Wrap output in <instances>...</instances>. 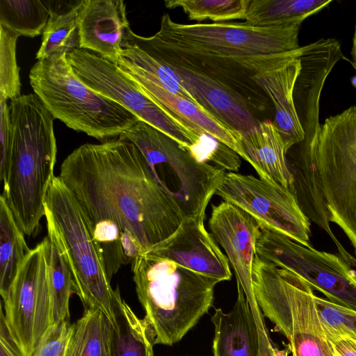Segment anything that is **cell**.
<instances>
[{"mask_svg":"<svg viewBox=\"0 0 356 356\" xmlns=\"http://www.w3.org/2000/svg\"><path fill=\"white\" fill-rule=\"evenodd\" d=\"M302 22L271 27L245 22L184 24L164 13L159 31L151 38L173 58L241 95L240 90L251 89L248 81L255 83V74L299 55Z\"/></svg>","mask_w":356,"mask_h":356,"instance_id":"obj_2","label":"cell"},{"mask_svg":"<svg viewBox=\"0 0 356 356\" xmlns=\"http://www.w3.org/2000/svg\"><path fill=\"white\" fill-rule=\"evenodd\" d=\"M331 0H250L245 23L255 26H278L304 21Z\"/></svg>","mask_w":356,"mask_h":356,"instance_id":"obj_27","label":"cell"},{"mask_svg":"<svg viewBox=\"0 0 356 356\" xmlns=\"http://www.w3.org/2000/svg\"><path fill=\"white\" fill-rule=\"evenodd\" d=\"M71 330L69 321L51 326L31 356H65Z\"/></svg>","mask_w":356,"mask_h":356,"instance_id":"obj_33","label":"cell"},{"mask_svg":"<svg viewBox=\"0 0 356 356\" xmlns=\"http://www.w3.org/2000/svg\"><path fill=\"white\" fill-rule=\"evenodd\" d=\"M45 211L60 234L71 270L74 293L85 309H98L106 317L113 314L118 288L113 289L74 196L58 177L52 179Z\"/></svg>","mask_w":356,"mask_h":356,"instance_id":"obj_9","label":"cell"},{"mask_svg":"<svg viewBox=\"0 0 356 356\" xmlns=\"http://www.w3.org/2000/svg\"><path fill=\"white\" fill-rule=\"evenodd\" d=\"M0 356H24L10 334L1 310Z\"/></svg>","mask_w":356,"mask_h":356,"instance_id":"obj_35","label":"cell"},{"mask_svg":"<svg viewBox=\"0 0 356 356\" xmlns=\"http://www.w3.org/2000/svg\"><path fill=\"white\" fill-rule=\"evenodd\" d=\"M241 157L251 164L261 179L293 192L294 177L287 165L283 140L273 122H259L241 134Z\"/></svg>","mask_w":356,"mask_h":356,"instance_id":"obj_21","label":"cell"},{"mask_svg":"<svg viewBox=\"0 0 356 356\" xmlns=\"http://www.w3.org/2000/svg\"><path fill=\"white\" fill-rule=\"evenodd\" d=\"M299 55L253 76V81L274 106L273 124L283 140L286 153L293 145L301 144L305 138L293 99L294 86L300 70Z\"/></svg>","mask_w":356,"mask_h":356,"instance_id":"obj_19","label":"cell"},{"mask_svg":"<svg viewBox=\"0 0 356 356\" xmlns=\"http://www.w3.org/2000/svg\"><path fill=\"white\" fill-rule=\"evenodd\" d=\"M119 137L140 149L153 177L184 218L204 221L207 204L226 173L224 169L197 161L169 136L140 120Z\"/></svg>","mask_w":356,"mask_h":356,"instance_id":"obj_8","label":"cell"},{"mask_svg":"<svg viewBox=\"0 0 356 356\" xmlns=\"http://www.w3.org/2000/svg\"><path fill=\"white\" fill-rule=\"evenodd\" d=\"M259 356H273L274 346L270 340L268 333L259 335Z\"/></svg>","mask_w":356,"mask_h":356,"instance_id":"obj_37","label":"cell"},{"mask_svg":"<svg viewBox=\"0 0 356 356\" xmlns=\"http://www.w3.org/2000/svg\"><path fill=\"white\" fill-rule=\"evenodd\" d=\"M34 94L54 119L102 141L118 138L139 119L90 88L74 74L67 54L38 60L29 72Z\"/></svg>","mask_w":356,"mask_h":356,"instance_id":"obj_6","label":"cell"},{"mask_svg":"<svg viewBox=\"0 0 356 356\" xmlns=\"http://www.w3.org/2000/svg\"><path fill=\"white\" fill-rule=\"evenodd\" d=\"M334 351V350H333ZM334 355L335 356H340L339 355H338L336 352L334 351Z\"/></svg>","mask_w":356,"mask_h":356,"instance_id":"obj_39","label":"cell"},{"mask_svg":"<svg viewBox=\"0 0 356 356\" xmlns=\"http://www.w3.org/2000/svg\"><path fill=\"white\" fill-rule=\"evenodd\" d=\"M135 37L143 47L174 72L200 106L226 127L243 134L259 124L247 100L232 88L172 57L149 37L136 33Z\"/></svg>","mask_w":356,"mask_h":356,"instance_id":"obj_14","label":"cell"},{"mask_svg":"<svg viewBox=\"0 0 356 356\" xmlns=\"http://www.w3.org/2000/svg\"><path fill=\"white\" fill-rule=\"evenodd\" d=\"M65 356H106L105 314L98 309H86L72 324Z\"/></svg>","mask_w":356,"mask_h":356,"instance_id":"obj_29","label":"cell"},{"mask_svg":"<svg viewBox=\"0 0 356 356\" xmlns=\"http://www.w3.org/2000/svg\"><path fill=\"white\" fill-rule=\"evenodd\" d=\"M4 198L0 197V293L3 298L31 252Z\"/></svg>","mask_w":356,"mask_h":356,"instance_id":"obj_26","label":"cell"},{"mask_svg":"<svg viewBox=\"0 0 356 356\" xmlns=\"http://www.w3.org/2000/svg\"><path fill=\"white\" fill-rule=\"evenodd\" d=\"M58 177L74 196L92 235L122 233L124 264L167 239L184 220L128 140L81 145L63 161Z\"/></svg>","mask_w":356,"mask_h":356,"instance_id":"obj_1","label":"cell"},{"mask_svg":"<svg viewBox=\"0 0 356 356\" xmlns=\"http://www.w3.org/2000/svg\"><path fill=\"white\" fill-rule=\"evenodd\" d=\"M12 149L1 195L24 234L35 236L56 161L54 118L35 94L10 101Z\"/></svg>","mask_w":356,"mask_h":356,"instance_id":"obj_4","label":"cell"},{"mask_svg":"<svg viewBox=\"0 0 356 356\" xmlns=\"http://www.w3.org/2000/svg\"><path fill=\"white\" fill-rule=\"evenodd\" d=\"M232 309L225 313L215 309L211 321L214 325L213 356H259V339L256 320L242 287Z\"/></svg>","mask_w":356,"mask_h":356,"instance_id":"obj_22","label":"cell"},{"mask_svg":"<svg viewBox=\"0 0 356 356\" xmlns=\"http://www.w3.org/2000/svg\"><path fill=\"white\" fill-rule=\"evenodd\" d=\"M18 37L0 26V99L11 101L21 95L16 56Z\"/></svg>","mask_w":356,"mask_h":356,"instance_id":"obj_31","label":"cell"},{"mask_svg":"<svg viewBox=\"0 0 356 356\" xmlns=\"http://www.w3.org/2000/svg\"><path fill=\"white\" fill-rule=\"evenodd\" d=\"M81 1H71L63 8H54L51 11L47 24L42 33V43L35 58H47L81 49L79 31V10Z\"/></svg>","mask_w":356,"mask_h":356,"instance_id":"obj_25","label":"cell"},{"mask_svg":"<svg viewBox=\"0 0 356 356\" xmlns=\"http://www.w3.org/2000/svg\"><path fill=\"white\" fill-rule=\"evenodd\" d=\"M354 343L355 347L356 348V341H353Z\"/></svg>","mask_w":356,"mask_h":356,"instance_id":"obj_40","label":"cell"},{"mask_svg":"<svg viewBox=\"0 0 356 356\" xmlns=\"http://www.w3.org/2000/svg\"><path fill=\"white\" fill-rule=\"evenodd\" d=\"M298 58L300 70L294 86L293 99L305 134L300 151H305L315 144L319 135L321 92L328 74L343 54L338 40L321 38L301 47Z\"/></svg>","mask_w":356,"mask_h":356,"instance_id":"obj_15","label":"cell"},{"mask_svg":"<svg viewBox=\"0 0 356 356\" xmlns=\"http://www.w3.org/2000/svg\"><path fill=\"white\" fill-rule=\"evenodd\" d=\"M325 334L333 350L338 355L340 356H356V348L352 341L343 339L327 332H325Z\"/></svg>","mask_w":356,"mask_h":356,"instance_id":"obj_36","label":"cell"},{"mask_svg":"<svg viewBox=\"0 0 356 356\" xmlns=\"http://www.w3.org/2000/svg\"><path fill=\"white\" fill-rule=\"evenodd\" d=\"M133 81L185 130L200 137L209 136L226 145L241 157V133L228 128L191 101L150 81Z\"/></svg>","mask_w":356,"mask_h":356,"instance_id":"obj_20","label":"cell"},{"mask_svg":"<svg viewBox=\"0 0 356 356\" xmlns=\"http://www.w3.org/2000/svg\"><path fill=\"white\" fill-rule=\"evenodd\" d=\"M149 253L218 281L229 280V260L205 229L204 221L184 218L177 229Z\"/></svg>","mask_w":356,"mask_h":356,"instance_id":"obj_17","label":"cell"},{"mask_svg":"<svg viewBox=\"0 0 356 356\" xmlns=\"http://www.w3.org/2000/svg\"><path fill=\"white\" fill-rule=\"evenodd\" d=\"M67 59L74 74L87 86L124 106L188 152L201 142L202 136L185 130L115 64L83 49L67 54Z\"/></svg>","mask_w":356,"mask_h":356,"instance_id":"obj_12","label":"cell"},{"mask_svg":"<svg viewBox=\"0 0 356 356\" xmlns=\"http://www.w3.org/2000/svg\"><path fill=\"white\" fill-rule=\"evenodd\" d=\"M316 302L325 332L356 341V312L316 296Z\"/></svg>","mask_w":356,"mask_h":356,"instance_id":"obj_32","label":"cell"},{"mask_svg":"<svg viewBox=\"0 0 356 356\" xmlns=\"http://www.w3.org/2000/svg\"><path fill=\"white\" fill-rule=\"evenodd\" d=\"M2 299L10 334L22 355L31 356L51 327L47 236L31 249Z\"/></svg>","mask_w":356,"mask_h":356,"instance_id":"obj_11","label":"cell"},{"mask_svg":"<svg viewBox=\"0 0 356 356\" xmlns=\"http://www.w3.org/2000/svg\"><path fill=\"white\" fill-rule=\"evenodd\" d=\"M12 125L10 108L7 100L0 99V179L3 181L6 177L12 149Z\"/></svg>","mask_w":356,"mask_h":356,"instance_id":"obj_34","label":"cell"},{"mask_svg":"<svg viewBox=\"0 0 356 356\" xmlns=\"http://www.w3.org/2000/svg\"><path fill=\"white\" fill-rule=\"evenodd\" d=\"M209 226L213 238L225 251L237 284L250 305L256 303L252 289V268L260 225L249 214L227 202L212 205Z\"/></svg>","mask_w":356,"mask_h":356,"instance_id":"obj_16","label":"cell"},{"mask_svg":"<svg viewBox=\"0 0 356 356\" xmlns=\"http://www.w3.org/2000/svg\"><path fill=\"white\" fill-rule=\"evenodd\" d=\"M111 318L105 316L106 356H154L147 325L122 298L120 291Z\"/></svg>","mask_w":356,"mask_h":356,"instance_id":"obj_23","label":"cell"},{"mask_svg":"<svg viewBox=\"0 0 356 356\" xmlns=\"http://www.w3.org/2000/svg\"><path fill=\"white\" fill-rule=\"evenodd\" d=\"M50 11L49 1L0 0V26L19 37L34 38L42 35Z\"/></svg>","mask_w":356,"mask_h":356,"instance_id":"obj_28","label":"cell"},{"mask_svg":"<svg viewBox=\"0 0 356 356\" xmlns=\"http://www.w3.org/2000/svg\"><path fill=\"white\" fill-rule=\"evenodd\" d=\"M215 194L251 216L261 227L312 247L310 220L291 190L252 175L228 172Z\"/></svg>","mask_w":356,"mask_h":356,"instance_id":"obj_13","label":"cell"},{"mask_svg":"<svg viewBox=\"0 0 356 356\" xmlns=\"http://www.w3.org/2000/svg\"><path fill=\"white\" fill-rule=\"evenodd\" d=\"M250 0H166L167 8H181L191 20L215 23L245 19Z\"/></svg>","mask_w":356,"mask_h":356,"instance_id":"obj_30","label":"cell"},{"mask_svg":"<svg viewBox=\"0 0 356 356\" xmlns=\"http://www.w3.org/2000/svg\"><path fill=\"white\" fill-rule=\"evenodd\" d=\"M48 240V270L51 326L70 319L69 302L74 293L73 279L60 234L45 211Z\"/></svg>","mask_w":356,"mask_h":356,"instance_id":"obj_24","label":"cell"},{"mask_svg":"<svg viewBox=\"0 0 356 356\" xmlns=\"http://www.w3.org/2000/svg\"><path fill=\"white\" fill-rule=\"evenodd\" d=\"M256 255L304 279L332 302L356 312V271L339 255L260 227Z\"/></svg>","mask_w":356,"mask_h":356,"instance_id":"obj_10","label":"cell"},{"mask_svg":"<svg viewBox=\"0 0 356 356\" xmlns=\"http://www.w3.org/2000/svg\"><path fill=\"white\" fill-rule=\"evenodd\" d=\"M296 165L293 193L300 208L356 266V107L326 118Z\"/></svg>","mask_w":356,"mask_h":356,"instance_id":"obj_3","label":"cell"},{"mask_svg":"<svg viewBox=\"0 0 356 356\" xmlns=\"http://www.w3.org/2000/svg\"><path fill=\"white\" fill-rule=\"evenodd\" d=\"M129 23L122 0H82L79 10L81 49L115 64Z\"/></svg>","mask_w":356,"mask_h":356,"instance_id":"obj_18","label":"cell"},{"mask_svg":"<svg viewBox=\"0 0 356 356\" xmlns=\"http://www.w3.org/2000/svg\"><path fill=\"white\" fill-rule=\"evenodd\" d=\"M351 55L353 57L354 66L356 70V24H355V31H354V35H353V47H352V50H351ZM354 84L356 86V77L355 79Z\"/></svg>","mask_w":356,"mask_h":356,"instance_id":"obj_38","label":"cell"},{"mask_svg":"<svg viewBox=\"0 0 356 356\" xmlns=\"http://www.w3.org/2000/svg\"><path fill=\"white\" fill-rule=\"evenodd\" d=\"M252 289L263 316L287 339L292 356H335L314 289L304 279L256 255Z\"/></svg>","mask_w":356,"mask_h":356,"instance_id":"obj_7","label":"cell"},{"mask_svg":"<svg viewBox=\"0 0 356 356\" xmlns=\"http://www.w3.org/2000/svg\"><path fill=\"white\" fill-rule=\"evenodd\" d=\"M131 268L154 345L177 343L213 306L218 280L149 252L139 254Z\"/></svg>","mask_w":356,"mask_h":356,"instance_id":"obj_5","label":"cell"}]
</instances>
